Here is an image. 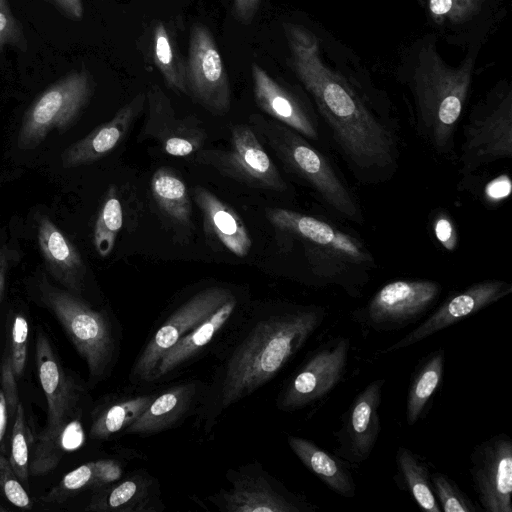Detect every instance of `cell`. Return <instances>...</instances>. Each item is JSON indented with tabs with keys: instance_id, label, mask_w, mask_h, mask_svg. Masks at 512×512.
<instances>
[{
	"instance_id": "8d00e7d4",
	"label": "cell",
	"mask_w": 512,
	"mask_h": 512,
	"mask_svg": "<svg viewBox=\"0 0 512 512\" xmlns=\"http://www.w3.org/2000/svg\"><path fill=\"white\" fill-rule=\"evenodd\" d=\"M432 490L441 511L476 512L478 509L472 500L447 475L434 472L430 475Z\"/></svg>"
},
{
	"instance_id": "ba28073f",
	"label": "cell",
	"mask_w": 512,
	"mask_h": 512,
	"mask_svg": "<svg viewBox=\"0 0 512 512\" xmlns=\"http://www.w3.org/2000/svg\"><path fill=\"white\" fill-rule=\"evenodd\" d=\"M93 91V78L84 68L71 71L54 82L25 113L19 130L18 147L33 149L52 130H67L87 106Z\"/></svg>"
},
{
	"instance_id": "ab89813d",
	"label": "cell",
	"mask_w": 512,
	"mask_h": 512,
	"mask_svg": "<svg viewBox=\"0 0 512 512\" xmlns=\"http://www.w3.org/2000/svg\"><path fill=\"white\" fill-rule=\"evenodd\" d=\"M0 492L14 506L31 509L33 503L14 473L9 459L0 454Z\"/></svg>"
},
{
	"instance_id": "4dcf8cb0",
	"label": "cell",
	"mask_w": 512,
	"mask_h": 512,
	"mask_svg": "<svg viewBox=\"0 0 512 512\" xmlns=\"http://www.w3.org/2000/svg\"><path fill=\"white\" fill-rule=\"evenodd\" d=\"M151 57L166 85L188 94L186 60L179 50L174 32L164 21H156L151 28Z\"/></svg>"
},
{
	"instance_id": "83f0119b",
	"label": "cell",
	"mask_w": 512,
	"mask_h": 512,
	"mask_svg": "<svg viewBox=\"0 0 512 512\" xmlns=\"http://www.w3.org/2000/svg\"><path fill=\"white\" fill-rule=\"evenodd\" d=\"M123 466L114 459L84 463L68 472L60 482L41 497L45 503H62L86 489L100 490L122 478Z\"/></svg>"
},
{
	"instance_id": "ee69618b",
	"label": "cell",
	"mask_w": 512,
	"mask_h": 512,
	"mask_svg": "<svg viewBox=\"0 0 512 512\" xmlns=\"http://www.w3.org/2000/svg\"><path fill=\"white\" fill-rule=\"evenodd\" d=\"M495 180L487 186L486 193L493 200L503 199L510 193V180L506 175H502Z\"/></svg>"
},
{
	"instance_id": "277c9868",
	"label": "cell",
	"mask_w": 512,
	"mask_h": 512,
	"mask_svg": "<svg viewBox=\"0 0 512 512\" xmlns=\"http://www.w3.org/2000/svg\"><path fill=\"white\" fill-rule=\"evenodd\" d=\"M474 54L456 68L429 44L420 51L413 75L418 130L439 153L452 148L453 136L471 86Z\"/></svg>"
},
{
	"instance_id": "d590c367",
	"label": "cell",
	"mask_w": 512,
	"mask_h": 512,
	"mask_svg": "<svg viewBox=\"0 0 512 512\" xmlns=\"http://www.w3.org/2000/svg\"><path fill=\"white\" fill-rule=\"evenodd\" d=\"M10 441L9 462L19 481L27 484L30 474L28 430L24 408L20 402L15 411V421L12 427Z\"/></svg>"
},
{
	"instance_id": "d6986e66",
	"label": "cell",
	"mask_w": 512,
	"mask_h": 512,
	"mask_svg": "<svg viewBox=\"0 0 512 512\" xmlns=\"http://www.w3.org/2000/svg\"><path fill=\"white\" fill-rule=\"evenodd\" d=\"M232 488L222 494V510L228 512H313L316 506L287 491L266 473H240Z\"/></svg>"
},
{
	"instance_id": "e0dca14e",
	"label": "cell",
	"mask_w": 512,
	"mask_h": 512,
	"mask_svg": "<svg viewBox=\"0 0 512 512\" xmlns=\"http://www.w3.org/2000/svg\"><path fill=\"white\" fill-rule=\"evenodd\" d=\"M511 292L512 285L503 280L493 279L474 283L449 297L421 324L388 346L383 352H395L412 346L479 312Z\"/></svg>"
},
{
	"instance_id": "e575fe53",
	"label": "cell",
	"mask_w": 512,
	"mask_h": 512,
	"mask_svg": "<svg viewBox=\"0 0 512 512\" xmlns=\"http://www.w3.org/2000/svg\"><path fill=\"white\" fill-rule=\"evenodd\" d=\"M122 225V205L117 197L116 189L110 187L94 228V246L101 257H107L112 252Z\"/></svg>"
},
{
	"instance_id": "7402d4cb",
	"label": "cell",
	"mask_w": 512,
	"mask_h": 512,
	"mask_svg": "<svg viewBox=\"0 0 512 512\" xmlns=\"http://www.w3.org/2000/svg\"><path fill=\"white\" fill-rule=\"evenodd\" d=\"M37 239L49 274L66 290L79 295L86 268L76 247L47 216L38 218Z\"/></svg>"
},
{
	"instance_id": "d4e9b609",
	"label": "cell",
	"mask_w": 512,
	"mask_h": 512,
	"mask_svg": "<svg viewBox=\"0 0 512 512\" xmlns=\"http://www.w3.org/2000/svg\"><path fill=\"white\" fill-rule=\"evenodd\" d=\"M236 306L237 300L235 296H233L213 314L183 336L177 344L162 357L150 381L167 376L201 352L230 320L236 310Z\"/></svg>"
},
{
	"instance_id": "7dc6e473",
	"label": "cell",
	"mask_w": 512,
	"mask_h": 512,
	"mask_svg": "<svg viewBox=\"0 0 512 512\" xmlns=\"http://www.w3.org/2000/svg\"><path fill=\"white\" fill-rule=\"evenodd\" d=\"M6 509L0 505V512H5Z\"/></svg>"
},
{
	"instance_id": "1f68e13d",
	"label": "cell",
	"mask_w": 512,
	"mask_h": 512,
	"mask_svg": "<svg viewBox=\"0 0 512 512\" xmlns=\"http://www.w3.org/2000/svg\"><path fill=\"white\" fill-rule=\"evenodd\" d=\"M395 460L397 468L395 482L399 489L408 492L421 509L440 512L441 509L432 490L431 474L426 464L404 446L398 447Z\"/></svg>"
},
{
	"instance_id": "cb8c5ba5",
	"label": "cell",
	"mask_w": 512,
	"mask_h": 512,
	"mask_svg": "<svg viewBox=\"0 0 512 512\" xmlns=\"http://www.w3.org/2000/svg\"><path fill=\"white\" fill-rule=\"evenodd\" d=\"M156 481L146 472H136L123 480L97 490L86 511L148 512L156 500Z\"/></svg>"
},
{
	"instance_id": "bcb514c9",
	"label": "cell",
	"mask_w": 512,
	"mask_h": 512,
	"mask_svg": "<svg viewBox=\"0 0 512 512\" xmlns=\"http://www.w3.org/2000/svg\"><path fill=\"white\" fill-rule=\"evenodd\" d=\"M7 422H8V405L7 400L5 397V394L0 388V454H2L3 451V442H4V436L7 428Z\"/></svg>"
},
{
	"instance_id": "f6af8a7d",
	"label": "cell",
	"mask_w": 512,
	"mask_h": 512,
	"mask_svg": "<svg viewBox=\"0 0 512 512\" xmlns=\"http://www.w3.org/2000/svg\"><path fill=\"white\" fill-rule=\"evenodd\" d=\"M15 251L10 250L7 246H0V302L4 292L5 278L11 266V262L15 259Z\"/></svg>"
},
{
	"instance_id": "7bdbcfd3",
	"label": "cell",
	"mask_w": 512,
	"mask_h": 512,
	"mask_svg": "<svg viewBox=\"0 0 512 512\" xmlns=\"http://www.w3.org/2000/svg\"><path fill=\"white\" fill-rule=\"evenodd\" d=\"M53 4L66 17L73 20H81L84 15V6L82 0H51Z\"/></svg>"
},
{
	"instance_id": "4316f807",
	"label": "cell",
	"mask_w": 512,
	"mask_h": 512,
	"mask_svg": "<svg viewBox=\"0 0 512 512\" xmlns=\"http://www.w3.org/2000/svg\"><path fill=\"white\" fill-rule=\"evenodd\" d=\"M196 393V383L187 382L155 395L144 412L125 432L150 435L171 428L188 412Z\"/></svg>"
},
{
	"instance_id": "30bf717a",
	"label": "cell",
	"mask_w": 512,
	"mask_h": 512,
	"mask_svg": "<svg viewBox=\"0 0 512 512\" xmlns=\"http://www.w3.org/2000/svg\"><path fill=\"white\" fill-rule=\"evenodd\" d=\"M441 290V285L431 280H395L382 286L365 306L354 311L353 318L377 332L402 329L423 316Z\"/></svg>"
},
{
	"instance_id": "7a4b0ae2",
	"label": "cell",
	"mask_w": 512,
	"mask_h": 512,
	"mask_svg": "<svg viewBox=\"0 0 512 512\" xmlns=\"http://www.w3.org/2000/svg\"><path fill=\"white\" fill-rule=\"evenodd\" d=\"M325 316L321 306H294L257 322L226 365L221 407L238 402L275 377L320 327Z\"/></svg>"
},
{
	"instance_id": "8992f818",
	"label": "cell",
	"mask_w": 512,
	"mask_h": 512,
	"mask_svg": "<svg viewBox=\"0 0 512 512\" xmlns=\"http://www.w3.org/2000/svg\"><path fill=\"white\" fill-rule=\"evenodd\" d=\"M254 124L290 171L305 180L333 210L362 223L360 207L347 185L303 135L278 121L258 116L254 117Z\"/></svg>"
},
{
	"instance_id": "ac0fdd59",
	"label": "cell",
	"mask_w": 512,
	"mask_h": 512,
	"mask_svg": "<svg viewBox=\"0 0 512 512\" xmlns=\"http://www.w3.org/2000/svg\"><path fill=\"white\" fill-rule=\"evenodd\" d=\"M148 104L144 134L155 138L165 153L185 157L203 145L206 134L194 117L177 118L170 99L157 84L146 95Z\"/></svg>"
},
{
	"instance_id": "74e56055",
	"label": "cell",
	"mask_w": 512,
	"mask_h": 512,
	"mask_svg": "<svg viewBox=\"0 0 512 512\" xmlns=\"http://www.w3.org/2000/svg\"><path fill=\"white\" fill-rule=\"evenodd\" d=\"M483 0H428V8L438 23H461L479 10Z\"/></svg>"
},
{
	"instance_id": "60d3db41",
	"label": "cell",
	"mask_w": 512,
	"mask_h": 512,
	"mask_svg": "<svg viewBox=\"0 0 512 512\" xmlns=\"http://www.w3.org/2000/svg\"><path fill=\"white\" fill-rule=\"evenodd\" d=\"M434 232L438 241L447 250H454L457 244V233L452 221L446 214L437 217L434 224Z\"/></svg>"
},
{
	"instance_id": "52a82bcc",
	"label": "cell",
	"mask_w": 512,
	"mask_h": 512,
	"mask_svg": "<svg viewBox=\"0 0 512 512\" xmlns=\"http://www.w3.org/2000/svg\"><path fill=\"white\" fill-rule=\"evenodd\" d=\"M40 299L62 325L78 354L85 360L90 378L101 380L111 368L115 342L111 324L102 312L68 290L43 281Z\"/></svg>"
},
{
	"instance_id": "44dd1931",
	"label": "cell",
	"mask_w": 512,
	"mask_h": 512,
	"mask_svg": "<svg viewBox=\"0 0 512 512\" xmlns=\"http://www.w3.org/2000/svg\"><path fill=\"white\" fill-rule=\"evenodd\" d=\"M146 95L138 93L117 111L114 117L94 129L90 134L70 145L61 156L64 168L90 164L111 152L125 137L141 113Z\"/></svg>"
},
{
	"instance_id": "4fadbf2b",
	"label": "cell",
	"mask_w": 512,
	"mask_h": 512,
	"mask_svg": "<svg viewBox=\"0 0 512 512\" xmlns=\"http://www.w3.org/2000/svg\"><path fill=\"white\" fill-rule=\"evenodd\" d=\"M233 296L226 288L210 287L184 302L163 322L146 344L133 366V378L150 382L162 357L183 336Z\"/></svg>"
},
{
	"instance_id": "2e32d148",
	"label": "cell",
	"mask_w": 512,
	"mask_h": 512,
	"mask_svg": "<svg viewBox=\"0 0 512 512\" xmlns=\"http://www.w3.org/2000/svg\"><path fill=\"white\" fill-rule=\"evenodd\" d=\"M385 379L379 378L364 387L352 400L335 433V454L348 464L359 465L371 455L380 433L379 407Z\"/></svg>"
},
{
	"instance_id": "9c48e42d",
	"label": "cell",
	"mask_w": 512,
	"mask_h": 512,
	"mask_svg": "<svg viewBox=\"0 0 512 512\" xmlns=\"http://www.w3.org/2000/svg\"><path fill=\"white\" fill-rule=\"evenodd\" d=\"M512 156V90L496 88L471 111L463 129V173Z\"/></svg>"
},
{
	"instance_id": "8fae6325",
	"label": "cell",
	"mask_w": 512,
	"mask_h": 512,
	"mask_svg": "<svg viewBox=\"0 0 512 512\" xmlns=\"http://www.w3.org/2000/svg\"><path fill=\"white\" fill-rule=\"evenodd\" d=\"M349 349V338L339 336L311 351L281 391L278 407L295 411L326 397L346 372Z\"/></svg>"
},
{
	"instance_id": "3957f363",
	"label": "cell",
	"mask_w": 512,
	"mask_h": 512,
	"mask_svg": "<svg viewBox=\"0 0 512 512\" xmlns=\"http://www.w3.org/2000/svg\"><path fill=\"white\" fill-rule=\"evenodd\" d=\"M268 221L280 232L299 240L312 273L324 284H335L358 297L375 261L354 236L328 222L284 208H266Z\"/></svg>"
},
{
	"instance_id": "f35d334b",
	"label": "cell",
	"mask_w": 512,
	"mask_h": 512,
	"mask_svg": "<svg viewBox=\"0 0 512 512\" xmlns=\"http://www.w3.org/2000/svg\"><path fill=\"white\" fill-rule=\"evenodd\" d=\"M8 46L27 49V39L21 23L12 13L9 0H0V54Z\"/></svg>"
},
{
	"instance_id": "603a6c76",
	"label": "cell",
	"mask_w": 512,
	"mask_h": 512,
	"mask_svg": "<svg viewBox=\"0 0 512 512\" xmlns=\"http://www.w3.org/2000/svg\"><path fill=\"white\" fill-rule=\"evenodd\" d=\"M193 192L202 212L207 234L232 254L238 257L247 256L252 240L236 211L201 186H196Z\"/></svg>"
},
{
	"instance_id": "6da1fadb",
	"label": "cell",
	"mask_w": 512,
	"mask_h": 512,
	"mask_svg": "<svg viewBox=\"0 0 512 512\" xmlns=\"http://www.w3.org/2000/svg\"><path fill=\"white\" fill-rule=\"evenodd\" d=\"M290 64L311 94L343 157L361 177L390 172L396 166L392 132L341 74L322 60L319 39L305 27L284 24Z\"/></svg>"
},
{
	"instance_id": "5bb4252c",
	"label": "cell",
	"mask_w": 512,
	"mask_h": 512,
	"mask_svg": "<svg viewBox=\"0 0 512 512\" xmlns=\"http://www.w3.org/2000/svg\"><path fill=\"white\" fill-rule=\"evenodd\" d=\"M470 474L480 506L488 512H512V440L500 433L476 445Z\"/></svg>"
},
{
	"instance_id": "836d02e7",
	"label": "cell",
	"mask_w": 512,
	"mask_h": 512,
	"mask_svg": "<svg viewBox=\"0 0 512 512\" xmlns=\"http://www.w3.org/2000/svg\"><path fill=\"white\" fill-rule=\"evenodd\" d=\"M154 397L153 394L138 395L105 407L93 419L90 437L95 440H106L125 431L144 412Z\"/></svg>"
},
{
	"instance_id": "f546056e",
	"label": "cell",
	"mask_w": 512,
	"mask_h": 512,
	"mask_svg": "<svg viewBox=\"0 0 512 512\" xmlns=\"http://www.w3.org/2000/svg\"><path fill=\"white\" fill-rule=\"evenodd\" d=\"M29 343V325L20 313L13 315L7 334V344L0 366L1 388L10 414H15L19 403L17 380L22 376Z\"/></svg>"
},
{
	"instance_id": "f1b7e54d",
	"label": "cell",
	"mask_w": 512,
	"mask_h": 512,
	"mask_svg": "<svg viewBox=\"0 0 512 512\" xmlns=\"http://www.w3.org/2000/svg\"><path fill=\"white\" fill-rule=\"evenodd\" d=\"M445 351L439 348L424 357L416 366L406 398V422L409 426L421 420L429 409L435 393L441 386Z\"/></svg>"
},
{
	"instance_id": "7c38bea8",
	"label": "cell",
	"mask_w": 512,
	"mask_h": 512,
	"mask_svg": "<svg viewBox=\"0 0 512 512\" xmlns=\"http://www.w3.org/2000/svg\"><path fill=\"white\" fill-rule=\"evenodd\" d=\"M186 83L188 95L209 112L221 115L229 111V76L212 32L202 23L190 29Z\"/></svg>"
},
{
	"instance_id": "b9f144b4",
	"label": "cell",
	"mask_w": 512,
	"mask_h": 512,
	"mask_svg": "<svg viewBox=\"0 0 512 512\" xmlns=\"http://www.w3.org/2000/svg\"><path fill=\"white\" fill-rule=\"evenodd\" d=\"M262 0H232V12L241 23H250L255 17Z\"/></svg>"
},
{
	"instance_id": "d6a6232c",
	"label": "cell",
	"mask_w": 512,
	"mask_h": 512,
	"mask_svg": "<svg viewBox=\"0 0 512 512\" xmlns=\"http://www.w3.org/2000/svg\"><path fill=\"white\" fill-rule=\"evenodd\" d=\"M152 195L160 209L172 220L188 225L191 202L183 180L172 170L161 167L151 179Z\"/></svg>"
},
{
	"instance_id": "484cf974",
	"label": "cell",
	"mask_w": 512,
	"mask_h": 512,
	"mask_svg": "<svg viewBox=\"0 0 512 512\" xmlns=\"http://www.w3.org/2000/svg\"><path fill=\"white\" fill-rule=\"evenodd\" d=\"M287 441L302 464L330 490L346 498L355 496L356 484L346 461L308 439L288 436Z\"/></svg>"
},
{
	"instance_id": "5b68a950",
	"label": "cell",
	"mask_w": 512,
	"mask_h": 512,
	"mask_svg": "<svg viewBox=\"0 0 512 512\" xmlns=\"http://www.w3.org/2000/svg\"><path fill=\"white\" fill-rule=\"evenodd\" d=\"M35 358L39 381L47 402V420L39 434L29 464V473L42 475L61 459L63 440L75 421L82 389L68 375L55 354L49 338L37 331Z\"/></svg>"
},
{
	"instance_id": "ffe728a7",
	"label": "cell",
	"mask_w": 512,
	"mask_h": 512,
	"mask_svg": "<svg viewBox=\"0 0 512 512\" xmlns=\"http://www.w3.org/2000/svg\"><path fill=\"white\" fill-rule=\"evenodd\" d=\"M251 76L255 102L262 111L305 138L318 139L316 122L298 97L256 63L251 65Z\"/></svg>"
},
{
	"instance_id": "9a60e30c",
	"label": "cell",
	"mask_w": 512,
	"mask_h": 512,
	"mask_svg": "<svg viewBox=\"0 0 512 512\" xmlns=\"http://www.w3.org/2000/svg\"><path fill=\"white\" fill-rule=\"evenodd\" d=\"M211 163L220 172L257 188L283 192L287 185L254 131L234 125L227 151L211 153Z\"/></svg>"
}]
</instances>
